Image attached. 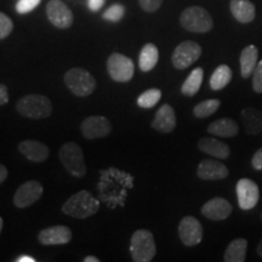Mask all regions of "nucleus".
Segmentation results:
<instances>
[{
	"label": "nucleus",
	"instance_id": "obj_1",
	"mask_svg": "<svg viewBox=\"0 0 262 262\" xmlns=\"http://www.w3.org/2000/svg\"><path fill=\"white\" fill-rule=\"evenodd\" d=\"M16 111L19 116L28 119H47L52 113V103L50 98L44 95L29 94L17 101Z\"/></svg>",
	"mask_w": 262,
	"mask_h": 262
},
{
	"label": "nucleus",
	"instance_id": "obj_2",
	"mask_svg": "<svg viewBox=\"0 0 262 262\" xmlns=\"http://www.w3.org/2000/svg\"><path fill=\"white\" fill-rule=\"evenodd\" d=\"M100 209V202L88 191H79L75 193L64 203L62 211L66 215L74 219H88L96 214Z\"/></svg>",
	"mask_w": 262,
	"mask_h": 262
},
{
	"label": "nucleus",
	"instance_id": "obj_3",
	"mask_svg": "<svg viewBox=\"0 0 262 262\" xmlns=\"http://www.w3.org/2000/svg\"><path fill=\"white\" fill-rule=\"evenodd\" d=\"M63 81L67 89L78 97L90 96L96 89V80L84 68H72L64 73Z\"/></svg>",
	"mask_w": 262,
	"mask_h": 262
},
{
	"label": "nucleus",
	"instance_id": "obj_4",
	"mask_svg": "<svg viewBox=\"0 0 262 262\" xmlns=\"http://www.w3.org/2000/svg\"><path fill=\"white\" fill-rule=\"evenodd\" d=\"M60 158L63 168L77 179H81L86 175V165H85L84 153L81 147L75 142H67L61 146L58 150Z\"/></svg>",
	"mask_w": 262,
	"mask_h": 262
},
{
	"label": "nucleus",
	"instance_id": "obj_5",
	"mask_svg": "<svg viewBox=\"0 0 262 262\" xmlns=\"http://www.w3.org/2000/svg\"><path fill=\"white\" fill-rule=\"evenodd\" d=\"M130 253L133 261L149 262L155 258L157 247L152 232L147 229H137L130 242Z\"/></svg>",
	"mask_w": 262,
	"mask_h": 262
},
{
	"label": "nucleus",
	"instance_id": "obj_6",
	"mask_svg": "<svg viewBox=\"0 0 262 262\" xmlns=\"http://www.w3.org/2000/svg\"><path fill=\"white\" fill-rule=\"evenodd\" d=\"M180 24L186 31L193 33H208L214 27L211 15L201 6L185 9L180 16Z\"/></svg>",
	"mask_w": 262,
	"mask_h": 262
},
{
	"label": "nucleus",
	"instance_id": "obj_7",
	"mask_svg": "<svg viewBox=\"0 0 262 262\" xmlns=\"http://www.w3.org/2000/svg\"><path fill=\"white\" fill-rule=\"evenodd\" d=\"M107 72L117 83H127L133 79L135 66L131 58L119 52H113L107 60Z\"/></svg>",
	"mask_w": 262,
	"mask_h": 262
},
{
	"label": "nucleus",
	"instance_id": "obj_8",
	"mask_svg": "<svg viewBox=\"0 0 262 262\" xmlns=\"http://www.w3.org/2000/svg\"><path fill=\"white\" fill-rule=\"evenodd\" d=\"M202 47L192 40L182 41L172 52L171 61L176 70H186L201 57Z\"/></svg>",
	"mask_w": 262,
	"mask_h": 262
},
{
	"label": "nucleus",
	"instance_id": "obj_9",
	"mask_svg": "<svg viewBox=\"0 0 262 262\" xmlns=\"http://www.w3.org/2000/svg\"><path fill=\"white\" fill-rule=\"evenodd\" d=\"M80 131L86 140L103 139L112 131V124L103 116H91L81 122Z\"/></svg>",
	"mask_w": 262,
	"mask_h": 262
},
{
	"label": "nucleus",
	"instance_id": "obj_10",
	"mask_svg": "<svg viewBox=\"0 0 262 262\" xmlns=\"http://www.w3.org/2000/svg\"><path fill=\"white\" fill-rule=\"evenodd\" d=\"M42 192H44V187L40 182L35 181V180H29L16 189L14 204L18 209L28 208L40 199Z\"/></svg>",
	"mask_w": 262,
	"mask_h": 262
},
{
	"label": "nucleus",
	"instance_id": "obj_11",
	"mask_svg": "<svg viewBox=\"0 0 262 262\" xmlns=\"http://www.w3.org/2000/svg\"><path fill=\"white\" fill-rule=\"evenodd\" d=\"M47 16L50 24L60 29L70 28L74 21L71 9L61 0H50L48 3Z\"/></svg>",
	"mask_w": 262,
	"mask_h": 262
},
{
	"label": "nucleus",
	"instance_id": "obj_12",
	"mask_svg": "<svg viewBox=\"0 0 262 262\" xmlns=\"http://www.w3.org/2000/svg\"><path fill=\"white\" fill-rule=\"evenodd\" d=\"M179 235L186 247H195L203 239V226L194 216H185L180 221Z\"/></svg>",
	"mask_w": 262,
	"mask_h": 262
},
{
	"label": "nucleus",
	"instance_id": "obj_13",
	"mask_svg": "<svg viewBox=\"0 0 262 262\" xmlns=\"http://www.w3.org/2000/svg\"><path fill=\"white\" fill-rule=\"evenodd\" d=\"M235 189H237L239 208L242 210H251L256 206L260 199V191L253 180L241 179Z\"/></svg>",
	"mask_w": 262,
	"mask_h": 262
},
{
	"label": "nucleus",
	"instance_id": "obj_14",
	"mask_svg": "<svg viewBox=\"0 0 262 262\" xmlns=\"http://www.w3.org/2000/svg\"><path fill=\"white\" fill-rule=\"evenodd\" d=\"M72 231L67 226H52L39 232L38 241L41 245H64L72 239Z\"/></svg>",
	"mask_w": 262,
	"mask_h": 262
},
{
	"label": "nucleus",
	"instance_id": "obj_15",
	"mask_svg": "<svg viewBox=\"0 0 262 262\" xmlns=\"http://www.w3.org/2000/svg\"><path fill=\"white\" fill-rule=\"evenodd\" d=\"M232 205L227 199L216 196L210 199L202 206V214L204 217L212 221H224L228 219V216L232 214Z\"/></svg>",
	"mask_w": 262,
	"mask_h": 262
},
{
	"label": "nucleus",
	"instance_id": "obj_16",
	"mask_svg": "<svg viewBox=\"0 0 262 262\" xmlns=\"http://www.w3.org/2000/svg\"><path fill=\"white\" fill-rule=\"evenodd\" d=\"M229 170L220 160L203 159L196 169V175L204 181H217L228 176Z\"/></svg>",
	"mask_w": 262,
	"mask_h": 262
},
{
	"label": "nucleus",
	"instance_id": "obj_17",
	"mask_svg": "<svg viewBox=\"0 0 262 262\" xmlns=\"http://www.w3.org/2000/svg\"><path fill=\"white\" fill-rule=\"evenodd\" d=\"M17 148L25 158L34 163L45 162L50 156V149L45 143L35 140H25L18 143Z\"/></svg>",
	"mask_w": 262,
	"mask_h": 262
},
{
	"label": "nucleus",
	"instance_id": "obj_18",
	"mask_svg": "<svg viewBox=\"0 0 262 262\" xmlns=\"http://www.w3.org/2000/svg\"><path fill=\"white\" fill-rule=\"evenodd\" d=\"M152 127L159 133L170 134L176 127V114L170 104H163L152 120Z\"/></svg>",
	"mask_w": 262,
	"mask_h": 262
},
{
	"label": "nucleus",
	"instance_id": "obj_19",
	"mask_svg": "<svg viewBox=\"0 0 262 262\" xmlns=\"http://www.w3.org/2000/svg\"><path fill=\"white\" fill-rule=\"evenodd\" d=\"M198 148L205 155H209L217 159H227L231 155V148L222 141H219L214 137H203L199 140Z\"/></svg>",
	"mask_w": 262,
	"mask_h": 262
},
{
	"label": "nucleus",
	"instance_id": "obj_20",
	"mask_svg": "<svg viewBox=\"0 0 262 262\" xmlns=\"http://www.w3.org/2000/svg\"><path fill=\"white\" fill-rule=\"evenodd\" d=\"M241 118L245 133L249 135H258L262 133V111L256 108H245L242 111Z\"/></svg>",
	"mask_w": 262,
	"mask_h": 262
},
{
	"label": "nucleus",
	"instance_id": "obj_21",
	"mask_svg": "<svg viewBox=\"0 0 262 262\" xmlns=\"http://www.w3.org/2000/svg\"><path fill=\"white\" fill-rule=\"evenodd\" d=\"M232 15L241 24H250L255 18V5L249 0H231Z\"/></svg>",
	"mask_w": 262,
	"mask_h": 262
},
{
	"label": "nucleus",
	"instance_id": "obj_22",
	"mask_svg": "<svg viewBox=\"0 0 262 262\" xmlns=\"http://www.w3.org/2000/svg\"><path fill=\"white\" fill-rule=\"evenodd\" d=\"M208 133L220 137H233L238 135L239 125L231 118H221L208 126Z\"/></svg>",
	"mask_w": 262,
	"mask_h": 262
},
{
	"label": "nucleus",
	"instance_id": "obj_23",
	"mask_svg": "<svg viewBox=\"0 0 262 262\" xmlns=\"http://www.w3.org/2000/svg\"><path fill=\"white\" fill-rule=\"evenodd\" d=\"M258 50L255 45H248L247 48L243 49L241 54V73L244 79H248L254 73L255 67L257 64Z\"/></svg>",
	"mask_w": 262,
	"mask_h": 262
},
{
	"label": "nucleus",
	"instance_id": "obj_24",
	"mask_svg": "<svg viewBox=\"0 0 262 262\" xmlns=\"http://www.w3.org/2000/svg\"><path fill=\"white\" fill-rule=\"evenodd\" d=\"M159 60V51L158 48L152 42H148L140 52L139 56V67L142 72H150L156 67Z\"/></svg>",
	"mask_w": 262,
	"mask_h": 262
},
{
	"label": "nucleus",
	"instance_id": "obj_25",
	"mask_svg": "<svg viewBox=\"0 0 262 262\" xmlns=\"http://www.w3.org/2000/svg\"><path fill=\"white\" fill-rule=\"evenodd\" d=\"M248 250V241L244 238H237L232 241L226 249L224 260L226 262H244Z\"/></svg>",
	"mask_w": 262,
	"mask_h": 262
},
{
	"label": "nucleus",
	"instance_id": "obj_26",
	"mask_svg": "<svg viewBox=\"0 0 262 262\" xmlns=\"http://www.w3.org/2000/svg\"><path fill=\"white\" fill-rule=\"evenodd\" d=\"M203 78H204V71L201 67H196L191 72V74L188 75L187 79L185 80V83L181 86V93L185 96L192 97L198 93L201 89Z\"/></svg>",
	"mask_w": 262,
	"mask_h": 262
},
{
	"label": "nucleus",
	"instance_id": "obj_27",
	"mask_svg": "<svg viewBox=\"0 0 262 262\" xmlns=\"http://www.w3.org/2000/svg\"><path fill=\"white\" fill-rule=\"evenodd\" d=\"M232 70L227 64H221L214 71L210 78V88L214 91H220L232 80Z\"/></svg>",
	"mask_w": 262,
	"mask_h": 262
},
{
	"label": "nucleus",
	"instance_id": "obj_28",
	"mask_svg": "<svg viewBox=\"0 0 262 262\" xmlns=\"http://www.w3.org/2000/svg\"><path fill=\"white\" fill-rule=\"evenodd\" d=\"M221 106L220 100L217 98H211V100H205L203 102H199L196 106L193 108V114L194 117L203 119V118H208L214 114L216 111Z\"/></svg>",
	"mask_w": 262,
	"mask_h": 262
},
{
	"label": "nucleus",
	"instance_id": "obj_29",
	"mask_svg": "<svg viewBox=\"0 0 262 262\" xmlns=\"http://www.w3.org/2000/svg\"><path fill=\"white\" fill-rule=\"evenodd\" d=\"M162 98V91L159 89H149L142 93L137 98V104L141 108H153Z\"/></svg>",
	"mask_w": 262,
	"mask_h": 262
},
{
	"label": "nucleus",
	"instance_id": "obj_30",
	"mask_svg": "<svg viewBox=\"0 0 262 262\" xmlns=\"http://www.w3.org/2000/svg\"><path fill=\"white\" fill-rule=\"evenodd\" d=\"M124 14H125V8L120 4H114L103 12L102 18L110 22H119L124 17Z\"/></svg>",
	"mask_w": 262,
	"mask_h": 262
},
{
	"label": "nucleus",
	"instance_id": "obj_31",
	"mask_svg": "<svg viewBox=\"0 0 262 262\" xmlns=\"http://www.w3.org/2000/svg\"><path fill=\"white\" fill-rule=\"evenodd\" d=\"M12 31H14L12 19L8 15H5L4 12L0 11V39L8 38Z\"/></svg>",
	"mask_w": 262,
	"mask_h": 262
},
{
	"label": "nucleus",
	"instance_id": "obj_32",
	"mask_svg": "<svg viewBox=\"0 0 262 262\" xmlns=\"http://www.w3.org/2000/svg\"><path fill=\"white\" fill-rule=\"evenodd\" d=\"M41 0H18L17 4H16V11L19 15L28 14L34 10L37 6L40 4Z\"/></svg>",
	"mask_w": 262,
	"mask_h": 262
},
{
	"label": "nucleus",
	"instance_id": "obj_33",
	"mask_svg": "<svg viewBox=\"0 0 262 262\" xmlns=\"http://www.w3.org/2000/svg\"><path fill=\"white\" fill-rule=\"evenodd\" d=\"M253 89L256 94H262V60L257 62L253 73Z\"/></svg>",
	"mask_w": 262,
	"mask_h": 262
},
{
	"label": "nucleus",
	"instance_id": "obj_34",
	"mask_svg": "<svg viewBox=\"0 0 262 262\" xmlns=\"http://www.w3.org/2000/svg\"><path fill=\"white\" fill-rule=\"evenodd\" d=\"M139 4L146 12H156L162 6L163 0H139Z\"/></svg>",
	"mask_w": 262,
	"mask_h": 262
},
{
	"label": "nucleus",
	"instance_id": "obj_35",
	"mask_svg": "<svg viewBox=\"0 0 262 262\" xmlns=\"http://www.w3.org/2000/svg\"><path fill=\"white\" fill-rule=\"evenodd\" d=\"M251 165L255 170H262V147L255 152L253 159H251Z\"/></svg>",
	"mask_w": 262,
	"mask_h": 262
},
{
	"label": "nucleus",
	"instance_id": "obj_36",
	"mask_svg": "<svg viewBox=\"0 0 262 262\" xmlns=\"http://www.w3.org/2000/svg\"><path fill=\"white\" fill-rule=\"evenodd\" d=\"M9 102L8 88L4 84H0V106H4Z\"/></svg>",
	"mask_w": 262,
	"mask_h": 262
},
{
	"label": "nucleus",
	"instance_id": "obj_37",
	"mask_svg": "<svg viewBox=\"0 0 262 262\" xmlns=\"http://www.w3.org/2000/svg\"><path fill=\"white\" fill-rule=\"evenodd\" d=\"M106 0H88V5L91 11H98L104 5Z\"/></svg>",
	"mask_w": 262,
	"mask_h": 262
},
{
	"label": "nucleus",
	"instance_id": "obj_38",
	"mask_svg": "<svg viewBox=\"0 0 262 262\" xmlns=\"http://www.w3.org/2000/svg\"><path fill=\"white\" fill-rule=\"evenodd\" d=\"M8 175H9L8 169H6L3 164H0V185H2V183L4 182L6 179H8Z\"/></svg>",
	"mask_w": 262,
	"mask_h": 262
},
{
	"label": "nucleus",
	"instance_id": "obj_39",
	"mask_svg": "<svg viewBox=\"0 0 262 262\" xmlns=\"http://www.w3.org/2000/svg\"><path fill=\"white\" fill-rule=\"evenodd\" d=\"M34 257L27 256V255H24V256H19L18 258H16V262H35Z\"/></svg>",
	"mask_w": 262,
	"mask_h": 262
},
{
	"label": "nucleus",
	"instance_id": "obj_40",
	"mask_svg": "<svg viewBox=\"0 0 262 262\" xmlns=\"http://www.w3.org/2000/svg\"><path fill=\"white\" fill-rule=\"evenodd\" d=\"M84 262H100V260L96 256H86L84 257Z\"/></svg>",
	"mask_w": 262,
	"mask_h": 262
},
{
	"label": "nucleus",
	"instance_id": "obj_41",
	"mask_svg": "<svg viewBox=\"0 0 262 262\" xmlns=\"http://www.w3.org/2000/svg\"><path fill=\"white\" fill-rule=\"evenodd\" d=\"M256 251H257V255H258V256L262 257V239H261V242H260V243L257 244Z\"/></svg>",
	"mask_w": 262,
	"mask_h": 262
},
{
	"label": "nucleus",
	"instance_id": "obj_42",
	"mask_svg": "<svg viewBox=\"0 0 262 262\" xmlns=\"http://www.w3.org/2000/svg\"><path fill=\"white\" fill-rule=\"evenodd\" d=\"M3 226H4V221H3V217L0 216V233H2L3 231Z\"/></svg>",
	"mask_w": 262,
	"mask_h": 262
}]
</instances>
